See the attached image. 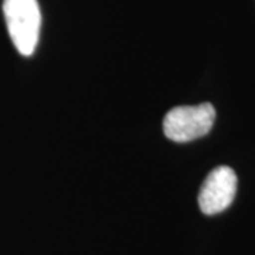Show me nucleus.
<instances>
[{"label":"nucleus","instance_id":"f257e3e1","mask_svg":"<svg viewBox=\"0 0 255 255\" xmlns=\"http://www.w3.org/2000/svg\"><path fill=\"white\" fill-rule=\"evenodd\" d=\"M3 14L9 36L21 55L36 51L40 38L41 11L37 0H4Z\"/></svg>","mask_w":255,"mask_h":255},{"label":"nucleus","instance_id":"f03ea898","mask_svg":"<svg viewBox=\"0 0 255 255\" xmlns=\"http://www.w3.org/2000/svg\"><path fill=\"white\" fill-rule=\"evenodd\" d=\"M216 121V110L210 102L194 107H177L170 110L163 121L167 139L184 143L207 135Z\"/></svg>","mask_w":255,"mask_h":255},{"label":"nucleus","instance_id":"7ed1b4c3","mask_svg":"<svg viewBox=\"0 0 255 255\" xmlns=\"http://www.w3.org/2000/svg\"><path fill=\"white\" fill-rule=\"evenodd\" d=\"M237 193V174L228 166H219L211 170L199 193V206L207 216L227 210Z\"/></svg>","mask_w":255,"mask_h":255}]
</instances>
